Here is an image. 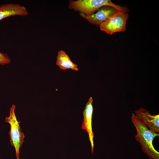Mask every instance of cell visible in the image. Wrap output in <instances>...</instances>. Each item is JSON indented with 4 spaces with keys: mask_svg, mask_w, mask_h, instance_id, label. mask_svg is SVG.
Listing matches in <instances>:
<instances>
[{
    "mask_svg": "<svg viewBox=\"0 0 159 159\" xmlns=\"http://www.w3.org/2000/svg\"><path fill=\"white\" fill-rule=\"evenodd\" d=\"M131 119L137 132L135 139L140 143L142 150L150 158L159 159V153L155 149L153 144L154 138L159 136V133L150 130L133 113Z\"/></svg>",
    "mask_w": 159,
    "mask_h": 159,
    "instance_id": "obj_1",
    "label": "cell"
},
{
    "mask_svg": "<svg viewBox=\"0 0 159 159\" xmlns=\"http://www.w3.org/2000/svg\"><path fill=\"white\" fill-rule=\"evenodd\" d=\"M112 7L119 11L127 13V8L115 4L110 0H78L69 1V7L80 11L86 16L93 14L100 8L104 6Z\"/></svg>",
    "mask_w": 159,
    "mask_h": 159,
    "instance_id": "obj_2",
    "label": "cell"
},
{
    "mask_svg": "<svg viewBox=\"0 0 159 159\" xmlns=\"http://www.w3.org/2000/svg\"><path fill=\"white\" fill-rule=\"evenodd\" d=\"M15 105H13L10 108L9 115L6 117L5 122L10 125V131L9 132L10 142L15 147L17 159H19V149L24 142V135L19 125L21 122L18 121L16 119L15 113Z\"/></svg>",
    "mask_w": 159,
    "mask_h": 159,
    "instance_id": "obj_3",
    "label": "cell"
},
{
    "mask_svg": "<svg viewBox=\"0 0 159 159\" xmlns=\"http://www.w3.org/2000/svg\"><path fill=\"white\" fill-rule=\"evenodd\" d=\"M128 16L127 13L118 11L106 21L100 25L101 30L111 34L126 30V24Z\"/></svg>",
    "mask_w": 159,
    "mask_h": 159,
    "instance_id": "obj_4",
    "label": "cell"
},
{
    "mask_svg": "<svg viewBox=\"0 0 159 159\" xmlns=\"http://www.w3.org/2000/svg\"><path fill=\"white\" fill-rule=\"evenodd\" d=\"M97 11L96 13L90 16L82 13L80 15L91 23L100 25L119 11L114 8L107 6H102Z\"/></svg>",
    "mask_w": 159,
    "mask_h": 159,
    "instance_id": "obj_5",
    "label": "cell"
},
{
    "mask_svg": "<svg viewBox=\"0 0 159 159\" xmlns=\"http://www.w3.org/2000/svg\"><path fill=\"white\" fill-rule=\"evenodd\" d=\"M93 101L92 97H90L86 103L85 108L83 111V120L82 125V129L85 130L88 133L92 154L94 147L93 139L94 137L92 127V118L93 110Z\"/></svg>",
    "mask_w": 159,
    "mask_h": 159,
    "instance_id": "obj_6",
    "label": "cell"
},
{
    "mask_svg": "<svg viewBox=\"0 0 159 159\" xmlns=\"http://www.w3.org/2000/svg\"><path fill=\"white\" fill-rule=\"evenodd\" d=\"M135 115L150 130L159 132V115H152L142 107L135 111Z\"/></svg>",
    "mask_w": 159,
    "mask_h": 159,
    "instance_id": "obj_7",
    "label": "cell"
},
{
    "mask_svg": "<svg viewBox=\"0 0 159 159\" xmlns=\"http://www.w3.org/2000/svg\"><path fill=\"white\" fill-rule=\"evenodd\" d=\"M28 14L26 8L18 4L9 3L0 6V21L9 16H26Z\"/></svg>",
    "mask_w": 159,
    "mask_h": 159,
    "instance_id": "obj_8",
    "label": "cell"
},
{
    "mask_svg": "<svg viewBox=\"0 0 159 159\" xmlns=\"http://www.w3.org/2000/svg\"><path fill=\"white\" fill-rule=\"evenodd\" d=\"M56 64L62 70L70 69L77 71L78 70L77 65L71 61L69 56L63 50L58 52Z\"/></svg>",
    "mask_w": 159,
    "mask_h": 159,
    "instance_id": "obj_9",
    "label": "cell"
},
{
    "mask_svg": "<svg viewBox=\"0 0 159 159\" xmlns=\"http://www.w3.org/2000/svg\"><path fill=\"white\" fill-rule=\"evenodd\" d=\"M11 59L6 53L0 52V64L4 65L10 63Z\"/></svg>",
    "mask_w": 159,
    "mask_h": 159,
    "instance_id": "obj_10",
    "label": "cell"
}]
</instances>
